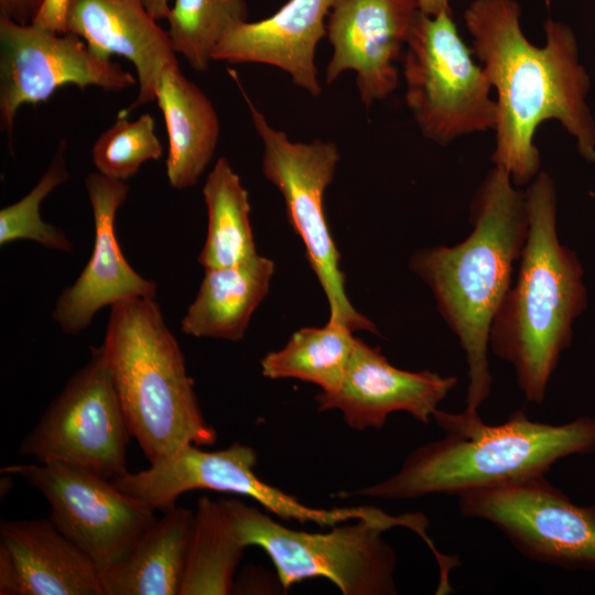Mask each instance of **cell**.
I'll return each instance as SVG.
<instances>
[{
	"label": "cell",
	"instance_id": "6da1fadb",
	"mask_svg": "<svg viewBox=\"0 0 595 595\" xmlns=\"http://www.w3.org/2000/svg\"><path fill=\"white\" fill-rule=\"evenodd\" d=\"M520 14L515 0H475L464 12L473 53L497 94L491 161L516 186L540 172L533 138L543 121H559L578 153L595 163V120L586 102L591 80L573 31L548 19L545 43L536 46L522 32Z\"/></svg>",
	"mask_w": 595,
	"mask_h": 595
},
{
	"label": "cell",
	"instance_id": "7a4b0ae2",
	"mask_svg": "<svg viewBox=\"0 0 595 595\" xmlns=\"http://www.w3.org/2000/svg\"><path fill=\"white\" fill-rule=\"evenodd\" d=\"M470 224L462 242L421 249L409 266L430 288L439 313L458 338L467 364L465 409L478 411L493 386L490 326L511 288L529 226L526 193L506 171L494 166L480 183Z\"/></svg>",
	"mask_w": 595,
	"mask_h": 595
},
{
	"label": "cell",
	"instance_id": "3957f363",
	"mask_svg": "<svg viewBox=\"0 0 595 595\" xmlns=\"http://www.w3.org/2000/svg\"><path fill=\"white\" fill-rule=\"evenodd\" d=\"M432 419L445 435L413 450L385 480L339 496L413 499L458 496L545 475L571 455L595 452V419L578 416L563 424L532 421L522 410L505 422L488 424L478 411L436 409Z\"/></svg>",
	"mask_w": 595,
	"mask_h": 595
},
{
	"label": "cell",
	"instance_id": "277c9868",
	"mask_svg": "<svg viewBox=\"0 0 595 595\" xmlns=\"http://www.w3.org/2000/svg\"><path fill=\"white\" fill-rule=\"evenodd\" d=\"M524 193L528 235L517 279L493 320L489 348L513 367L526 400L541 404L587 306V290L577 255L559 239L553 178L539 172Z\"/></svg>",
	"mask_w": 595,
	"mask_h": 595
},
{
	"label": "cell",
	"instance_id": "5b68a950",
	"mask_svg": "<svg viewBox=\"0 0 595 595\" xmlns=\"http://www.w3.org/2000/svg\"><path fill=\"white\" fill-rule=\"evenodd\" d=\"M101 348L130 434L150 463L187 444L216 442L217 432L203 414L183 351L155 299L111 305Z\"/></svg>",
	"mask_w": 595,
	"mask_h": 595
},
{
	"label": "cell",
	"instance_id": "8992f818",
	"mask_svg": "<svg viewBox=\"0 0 595 595\" xmlns=\"http://www.w3.org/2000/svg\"><path fill=\"white\" fill-rule=\"evenodd\" d=\"M219 501L239 543L267 553L283 589L306 578L324 577L344 595L397 594V556L382 538L394 523L359 519L326 532H306L285 527L237 498Z\"/></svg>",
	"mask_w": 595,
	"mask_h": 595
},
{
	"label": "cell",
	"instance_id": "52a82bcc",
	"mask_svg": "<svg viewBox=\"0 0 595 595\" xmlns=\"http://www.w3.org/2000/svg\"><path fill=\"white\" fill-rule=\"evenodd\" d=\"M248 105L251 121L262 141L261 169L266 178L282 194L288 220L301 238L307 262L328 302V322L350 332L367 331L380 335L376 324L359 313L345 291L340 253L326 220L324 195L332 184L340 154L332 141H291L274 129L242 89L230 71Z\"/></svg>",
	"mask_w": 595,
	"mask_h": 595
},
{
	"label": "cell",
	"instance_id": "ba28073f",
	"mask_svg": "<svg viewBox=\"0 0 595 595\" xmlns=\"http://www.w3.org/2000/svg\"><path fill=\"white\" fill-rule=\"evenodd\" d=\"M401 63L405 105L426 139L446 145L495 129L497 104L490 97V79L474 62L452 11L419 12Z\"/></svg>",
	"mask_w": 595,
	"mask_h": 595
},
{
	"label": "cell",
	"instance_id": "9c48e42d",
	"mask_svg": "<svg viewBox=\"0 0 595 595\" xmlns=\"http://www.w3.org/2000/svg\"><path fill=\"white\" fill-rule=\"evenodd\" d=\"M131 434L101 346L66 382L19 452L39 463L62 462L112 479L126 474Z\"/></svg>",
	"mask_w": 595,
	"mask_h": 595
},
{
	"label": "cell",
	"instance_id": "30bf717a",
	"mask_svg": "<svg viewBox=\"0 0 595 595\" xmlns=\"http://www.w3.org/2000/svg\"><path fill=\"white\" fill-rule=\"evenodd\" d=\"M457 502L463 517L491 523L530 560L595 570V505H576L545 475L463 493Z\"/></svg>",
	"mask_w": 595,
	"mask_h": 595
},
{
	"label": "cell",
	"instance_id": "8fae6325",
	"mask_svg": "<svg viewBox=\"0 0 595 595\" xmlns=\"http://www.w3.org/2000/svg\"><path fill=\"white\" fill-rule=\"evenodd\" d=\"M256 465V451L239 442L210 452L187 444L170 456L150 463L147 469L127 472L111 482L123 494L152 510H169L186 491L210 489L248 497L282 520L333 527L356 518L355 507L322 509L303 504L295 496L260 479L255 473Z\"/></svg>",
	"mask_w": 595,
	"mask_h": 595
},
{
	"label": "cell",
	"instance_id": "7c38bea8",
	"mask_svg": "<svg viewBox=\"0 0 595 595\" xmlns=\"http://www.w3.org/2000/svg\"><path fill=\"white\" fill-rule=\"evenodd\" d=\"M37 489L50 520L95 563L115 564L156 520L154 510L123 494L106 477L62 463H23L1 468Z\"/></svg>",
	"mask_w": 595,
	"mask_h": 595
},
{
	"label": "cell",
	"instance_id": "4fadbf2b",
	"mask_svg": "<svg viewBox=\"0 0 595 595\" xmlns=\"http://www.w3.org/2000/svg\"><path fill=\"white\" fill-rule=\"evenodd\" d=\"M136 84L120 64L72 33L0 17V129L9 139L22 106L46 102L64 86L120 91Z\"/></svg>",
	"mask_w": 595,
	"mask_h": 595
},
{
	"label": "cell",
	"instance_id": "5bb4252c",
	"mask_svg": "<svg viewBox=\"0 0 595 595\" xmlns=\"http://www.w3.org/2000/svg\"><path fill=\"white\" fill-rule=\"evenodd\" d=\"M418 0H333L326 37L333 48L325 83L353 71L361 102L386 99L399 83V68L420 12Z\"/></svg>",
	"mask_w": 595,
	"mask_h": 595
},
{
	"label": "cell",
	"instance_id": "9a60e30c",
	"mask_svg": "<svg viewBox=\"0 0 595 595\" xmlns=\"http://www.w3.org/2000/svg\"><path fill=\"white\" fill-rule=\"evenodd\" d=\"M85 187L94 216V248L79 277L63 290L52 311V318L68 335L83 332L105 306L133 298L155 299L158 292L154 281L129 264L116 237V215L129 195V185L93 172L86 176Z\"/></svg>",
	"mask_w": 595,
	"mask_h": 595
},
{
	"label": "cell",
	"instance_id": "2e32d148",
	"mask_svg": "<svg viewBox=\"0 0 595 595\" xmlns=\"http://www.w3.org/2000/svg\"><path fill=\"white\" fill-rule=\"evenodd\" d=\"M457 382L455 376L397 368L379 348L357 338L339 387L318 392L315 401L320 412L339 410L346 424L357 431L381 429L394 412L429 424Z\"/></svg>",
	"mask_w": 595,
	"mask_h": 595
},
{
	"label": "cell",
	"instance_id": "e0dca14e",
	"mask_svg": "<svg viewBox=\"0 0 595 595\" xmlns=\"http://www.w3.org/2000/svg\"><path fill=\"white\" fill-rule=\"evenodd\" d=\"M66 33L80 37L100 57L119 55L132 63L138 94L119 111L123 116L154 101L163 68L177 64L167 31L150 14L144 0H68Z\"/></svg>",
	"mask_w": 595,
	"mask_h": 595
},
{
	"label": "cell",
	"instance_id": "ac0fdd59",
	"mask_svg": "<svg viewBox=\"0 0 595 595\" xmlns=\"http://www.w3.org/2000/svg\"><path fill=\"white\" fill-rule=\"evenodd\" d=\"M333 0H289L271 17L230 25L213 61L266 64L282 69L294 85L316 97L322 87L315 64Z\"/></svg>",
	"mask_w": 595,
	"mask_h": 595
},
{
	"label": "cell",
	"instance_id": "d6986e66",
	"mask_svg": "<svg viewBox=\"0 0 595 595\" xmlns=\"http://www.w3.org/2000/svg\"><path fill=\"white\" fill-rule=\"evenodd\" d=\"M20 595H104L99 570L48 519L1 520Z\"/></svg>",
	"mask_w": 595,
	"mask_h": 595
},
{
	"label": "cell",
	"instance_id": "ffe728a7",
	"mask_svg": "<svg viewBox=\"0 0 595 595\" xmlns=\"http://www.w3.org/2000/svg\"><path fill=\"white\" fill-rule=\"evenodd\" d=\"M155 101L167 132V181L175 190H186L197 183L214 156L220 131L217 111L178 63L163 68Z\"/></svg>",
	"mask_w": 595,
	"mask_h": 595
},
{
	"label": "cell",
	"instance_id": "44dd1931",
	"mask_svg": "<svg viewBox=\"0 0 595 595\" xmlns=\"http://www.w3.org/2000/svg\"><path fill=\"white\" fill-rule=\"evenodd\" d=\"M195 512L164 511L115 564L99 571L104 595H180Z\"/></svg>",
	"mask_w": 595,
	"mask_h": 595
},
{
	"label": "cell",
	"instance_id": "7402d4cb",
	"mask_svg": "<svg viewBox=\"0 0 595 595\" xmlns=\"http://www.w3.org/2000/svg\"><path fill=\"white\" fill-rule=\"evenodd\" d=\"M274 262L263 256L205 269L195 300L181 321L184 334L240 342L256 309L266 299Z\"/></svg>",
	"mask_w": 595,
	"mask_h": 595
},
{
	"label": "cell",
	"instance_id": "603a6c76",
	"mask_svg": "<svg viewBox=\"0 0 595 595\" xmlns=\"http://www.w3.org/2000/svg\"><path fill=\"white\" fill-rule=\"evenodd\" d=\"M207 232L197 261L204 269L234 266L257 253L247 190L229 161L220 156L203 186Z\"/></svg>",
	"mask_w": 595,
	"mask_h": 595
},
{
	"label": "cell",
	"instance_id": "cb8c5ba5",
	"mask_svg": "<svg viewBox=\"0 0 595 595\" xmlns=\"http://www.w3.org/2000/svg\"><path fill=\"white\" fill-rule=\"evenodd\" d=\"M245 548L219 500L198 498L180 595H226Z\"/></svg>",
	"mask_w": 595,
	"mask_h": 595
},
{
	"label": "cell",
	"instance_id": "d4e9b609",
	"mask_svg": "<svg viewBox=\"0 0 595 595\" xmlns=\"http://www.w3.org/2000/svg\"><path fill=\"white\" fill-rule=\"evenodd\" d=\"M357 337L346 327L327 324L294 332L285 346L267 353L261 374L269 379H298L314 383L321 391L336 390L346 371Z\"/></svg>",
	"mask_w": 595,
	"mask_h": 595
},
{
	"label": "cell",
	"instance_id": "484cf974",
	"mask_svg": "<svg viewBox=\"0 0 595 595\" xmlns=\"http://www.w3.org/2000/svg\"><path fill=\"white\" fill-rule=\"evenodd\" d=\"M166 20L174 52L205 72L225 31L248 21V7L246 0H174Z\"/></svg>",
	"mask_w": 595,
	"mask_h": 595
},
{
	"label": "cell",
	"instance_id": "4316f807",
	"mask_svg": "<svg viewBox=\"0 0 595 595\" xmlns=\"http://www.w3.org/2000/svg\"><path fill=\"white\" fill-rule=\"evenodd\" d=\"M67 142L61 140L56 152L39 182L21 199L0 210V246L15 240H33L43 247L72 252L73 244L65 232L42 219L40 208L45 197L69 178Z\"/></svg>",
	"mask_w": 595,
	"mask_h": 595
},
{
	"label": "cell",
	"instance_id": "83f0119b",
	"mask_svg": "<svg viewBox=\"0 0 595 595\" xmlns=\"http://www.w3.org/2000/svg\"><path fill=\"white\" fill-rule=\"evenodd\" d=\"M162 153L150 113L129 120L128 116L118 112L115 123L95 141L91 160L97 172L126 182L138 173L143 163L159 160Z\"/></svg>",
	"mask_w": 595,
	"mask_h": 595
},
{
	"label": "cell",
	"instance_id": "f1b7e54d",
	"mask_svg": "<svg viewBox=\"0 0 595 595\" xmlns=\"http://www.w3.org/2000/svg\"><path fill=\"white\" fill-rule=\"evenodd\" d=\"M67 4L68 0H44L33 22L57 33H66Z\"/></svg>",
	"mask_w": 595,
	"mask_h": 595
},
{
	"label": "cell",
	"instance_id": "f546056e",
	"mask_svg": "<svg viewBox=\"0 0 595 595\" xmlns=\"http://www.w3.org/2000/svg\"><path fill=\"white\" fill-rule=\"evenodd\" d=\"M44 0H0V17L28 24L33 22Z\"/></svg>",
	"mask_w": 595,
	"mask_h": 595
},
{
	"label": "cell",
	"instance_id": "4dcf8cb0",
	"mask_svg": "<svg viewBox=\"0 0 595 595\" xmlns=\"http://www.w3.org/2000/svg\"><path fill=\"white\" fill-rule=\"evenodd\" d=\"M0 594L20 595L17 569L10 552L0 543Z\"/></svg>",
	"mask_w": 595,
	"mask_h": 595
},
{
	"label": "cell",
	"instance_id": "1f68e13d",
	"mask_svg": "<svg viewBox=\"0 0 595 595\" xmlns=\"http://www.w3.org/2000/svg\"><path fill=\"white\" fill-rule=\"evenodd\" d=\"M144 4L156 21L167 19L171 10L169 0H144Z\"/></svg>",
	"mask_w": 595,
	"mask_h": 595
},
{
	"label": "cell",
	"instance_id": "d6a6232c",
	"mask_svg": "<svg viewBox=\"0 0 595 595\" xmlns=\"http://www.w3.org/2000/svg\"><path fill=\"white\" fill-rule=\"evenodd\" d=\"M420 10L428 15L451 11L450 0H418Z\"/></svg>",
	"mask_w": 595,
	"mask_h": 595
}]
</instances>
